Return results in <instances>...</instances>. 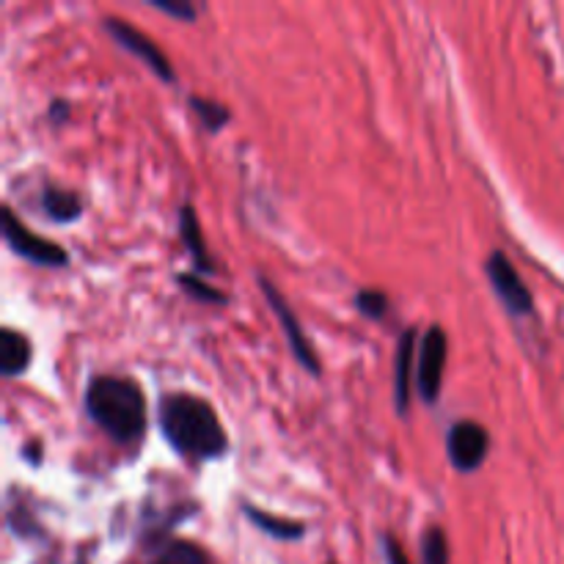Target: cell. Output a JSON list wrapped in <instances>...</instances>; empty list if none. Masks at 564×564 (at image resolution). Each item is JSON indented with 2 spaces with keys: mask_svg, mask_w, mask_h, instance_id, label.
Wrapping results in <instances>:
<instances>
[{
  "mask_svg": "<svg viewBox=\"0 0 564 564\" xmlns=\"http://www.w3.org/2000/svg\"><path fill=\"white\" fill-rule=\"evenodd\" d=\"M149 7L157 9V12L168 14V17L184 20V23H193L196 20V7L188 3V0H149Z\"/></svg>",
  "mask_w": 564,
  "mask_h": 564,
  "instance_id": "cell-19",
  "label": "cell"
},
{
  "mask_svg": "<svg viewBox=\"0 0 564 564\" xmlns=\"http://www.w3.org/2000/svg\"><path fill=\"white\" fill-rule=\"evenodd\" d=\"M0 226H3V240H7L9 248L14 254H20L23 259L34 261V265H42V268H66L69 265V254H66L61 245H55L53 240L39 238L23 223V220L14 215L12 207L0 209Z\"/></svg>",
  "mask_w": 564,
  "mask_h": 564,
  "instance_id": "cell-3",
  "label": "cell"
},
{
  "mask_svg": "<svg viewBox=\"0 0 564 564\" xmlns=\"http://www.w3.org/2000/svg\"><path fill=\"white\" fill-rule=\"evenodd\" d=\"M422 562L424 564H449V540L440 526H430L422 535Z\"/></svg>",
  "mask_w": 564,
  "mask_h": 564,
  "instance_id": "cell-16",
  "label": "cell"
},
{
  "mask_svg": "<svg viewBox=\"0 0 564 564\" xmlns=\"http://www.w3.org/2000/svg\"><path fill=\"white\" fill-rule=\"evenodd\" d=\"M487 449H490V435L476 422H458L446 435V454L451 465L463 474L482 469Z\"/></svg>",
  "mask_w": 564,
  "mask_h": 564,
  "instance_id": "cell-8",
  "label": "cell"
},
{
  "mask_svg": "<svg viewBox=\"0 0 564 564\" xmlns=\"http://www.w3.org/2000/svg\"><path fill=\"white\" fill-rule=\"evenodd\" d=\"M157 422L171 449L193 463L215 460L229 449V435L218 413L196 394H166L157 408Z\"/></svg>",
  "mask_w": 564,
  "mask_h": 564,
  "instance_id": "cell-1",
  "label": "cell"
},
{
  "mask_svg": "<svg viewBox=\"0 0 564 564\" xmlns=\"http://www.w3.org/2000/svg\"><path fill=\"white\" fill-rule=\"evenodd\" d=\"M179 240L184 243L188 254L193 256V265H196V273H213V259L207 254V245H204L202 223H198V215L191 204H182L179 207Z\"/></svg>",
  "mask_w": 564,
  "mask_h": 564,
  "instance_id": "cell-10",
  "label": "cell"
},
{
  "mask_svg": "<svg viewBox=\"0 0 564 564\" xmlns=\"http://www.w3.org/2000/svg\"><path fill=\"white\" fill-rule=\"evenodd\" d=\"M188 105H191V111L196 113L198 121H202L209 132H220L226 125H229V119H232L229 107L220 105V102L215 100H207V97L191 94L188 97Z\"/></svg>",
  "mask_w": 564,
  "mask_h": 564,
  "instance_id": "cell-14",
  "label": "cell"
},
{
  "mask_svg": "<svg viewBox=\"0 0 564 564\" xmlns=\"http://www.w3.org/2000/svg\"><path fill=\"white\" fill-rule=\"evenodd\" d=\"M245 517L254 523L256 529L265 531V535L275 537V540H300L306 535V526L300 521H286V517H275L270 512H261L259 507L243 504Z\"/></svg>",
  "mask_w": 564,
  "mask_h": 564,
  "instance_id": "cell-13",
  "label": "cell"
},
{
  "mask_svg": "<svg viewBox=\"0 0 564 564\" xmlns=\"http://www.w3.org/2000/svg\"><path fill=\"white\" fill-rule=\"evenodd\" d=\"M30 338L20 333L17 328L0 331V374L20 377L30 367Z\"/></svg>",
  "mask_w": 564,
  "mask_h": 564,
  "instance_id": "cell-11",
  "label": "cell"
},
{
  "mask_svg": "<svg viewBox=\"0 0 564 564\" xmlns=\"http://www.w3.org/2000/svg\"><path fill=\"white\" fill-rule=\"evenodd\" d=\"M256 281H259V286H261V295L268 297V304H270V309H273L275 320H279L281 328H284L286 345H290L295 361L300 363L306 372L320 374V361H317L315 347H311V342L306 338V333H304V328H300V322H297V317L292 315L290 304H286V297L281 295L279 286H275L270 279H265V275H256Z\"/></svg>",
  "mask_w": 564,
  "mask_h": 564,
  "instance_id": "cell-6",
  "label": "cell"
},
{
  "mask_svg": "<svg viewBox=\"0 0 564 564\" xmlns=\"http://www.w3.org/2000/svg\"><path fill=\"white\" fill-rule=\"evenodd\" d=\"M48 116H50V121H53V125H64V121L69 119V102H66V100L50 102Z\"/></svg>",
  "mask_w": 564,
  "mask_h": 564,
  "instance_id": "cell-21",
  "label": "cell"
},
{
  "mask_svg": "<svg viewBox=\"0 0 564 564\" xmlns=\"http://www.w3.org/2000/svg\"><path fill=\"white\" fill-rule=\"evenodd\" d=\"M485 273L487 279H490L496 297H499L501 306H504L512 317H529L531 311H535V297H531L529 286L523 284L521 275H517L510 256L501 254V251H493L485 261Z\"/></svg>",
  "mask_w": 564,
  "mask_h": 564,
  "instance_id": "cell-4",
  "label": "cell"
},
{
  "mask_svg": "<svg viewBox=\"0 0 564 564\" xmlns=\"http://www.w3.org/2000/svg\"><path fill=\"white\" fill-rule=\"evenodd\" d=\"M86 410L97 427L121 446H136L146 433V397L130 377H91L86 386Z\"/></svg>",
  "mask_w": 564,
  "mask_h": 564,
  "instance_id": "cell-2",
  "label": "cell"
},
{
  "mask_svg": "<svg viewBox=\"0 0 564 564\" xmlns=\"http://www.w3.org/2000/svg\"><path fill=\"white\" fill-rule=\"evenodd\" d=\"M381 546H383V553H386V564H410L397 537L381 535Z\"/></svg>",
  "mask_w": 564,
  "mask_h": 564,
  "instance_id": "cell-20",
  "label": "cell"
},
{
  "mask_svg": "<svg viewBox=\"0 0 564 564\" xmlns=\"http://www.w3.org/2000/svg\"><path fill=\"white\" fill-rule=\"evenodd\" d=\"M42 209L48 218L59 220V223H69V220H78L80 215H84V202H80V196L75 191L55 188V184H44Z\"/></svg>",
  "mask_w": 564,
  "mask_h": 564,
  "instance_id": "cell-12",
  "label": "cell"
},
{
  "mask_svg": "<svg viewBox=\"0 0 564 564\" xmlns=\"http://www.w3.org/2000/svg\"><path fill=\"white\" fill-rule=\"evenodd\" d=\"M356 309L367 320H383L388 311V297L381 290H358L356 292Z\"/></svg>",
  "mask_w": 564,
  "mask_h": 564,
  "instance_id": "cell-18",
  "label": "cell"
},
{
  "mask_svg": "<svg viewBox=\"0 0 564 564\" xmlns=\"http://www.w3.org/2000/svg\"><path fill=\"white\" fill-rule=\"evenodd\" d=\"M416 352V328H405L397 342V356H394V405H397L399 416L408 413L410 377H413V356Z\"/></svg>",
  "mask_w": 564,
  "mask_h": 564,
  "instance_id": "cell-9",
  "label": "cell"
},
{
  "mask_svg": "<svg viewBox=\"0 0 564 564\" xmlns=\"http://www.w3.org/2000/svg\"><path fill=\"white\" fill-rule=\"evenodd\" d=\"M105 30L113 36V39H116L119 48H125L127 53H132L136 59H141L149 69L155 72L157 78L166 80V84H174V80H177V72H174V66L168 64L166 53L157 48L155 39H149L146 34H141V30L132 28L130 23H125V20H119V17H107Z\"/></svg>",
  "mask_w": 564,
  "mask_h": 564,
  "instance_id": "cell-7",
  "label": "cell"
},
{
  "mask_svg": "<svg viewBox=\"0 0 564 564\" xmlns=\"http://www.w3.org/2000/svg\"><path fill=\"white\" fill-rule=\"evenodd\" d=\"M446 352H449V338L440 325H430L419 342V361H416V388L419 397L427 405H435L440 394L446 369Z\"/></svg>",
  "mask_w": 564,
  "mask_h": 564,
  "instance_id": "cell-5",
  "label": "cell"
},
{
  "mask_svg": "<svg viewBox=\"0 0 564 564\" xmlns=\"http://www.w3.org/2000/svg\"><path fill=\"white\" fill-rule=\"evenodd\" d=\"M177 284L182 286L184 292L191 297H196L198 304H213V306H223L229 297L223 295L220 290H215V286L204 284L202 279H198V273H177Z\"/></svg>",
  "mask_w": 564,
  "mask_h": 564,
  "instance_id": "cell-15",
  "label": "cell"
},
{
  "mask_svg": "<svg viewBox=\"0 0 564 564\" xmlns=\"http://www.w3.org/2000/svg\"><path fill=\"white\" fill-rule=\"evenodd\" d=\"M155 564H209V559L198 546L179 540V542H171L166 551H161V556L155 559Z\"/></svg>",
  "mask_w": 564,
  "mask_h": 564,
  "instance_id": "cell-17",
  "label": "cell"
}]
</instances>
